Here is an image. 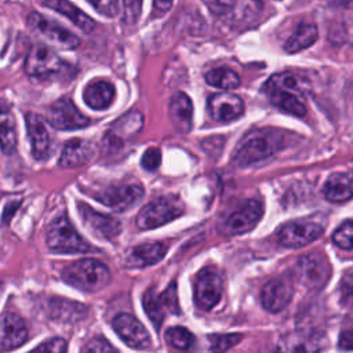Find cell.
<instances>
[{
	"mask_svg": "<svg viewBox=\"0 0 353 353\" xmlns=\"http://www.w3.org/2000/svg\"><path fill=\"white\" fill-rule=\"evenodd\" d=\"M174 0H153V10L156 14H164L167 12L171 6H172Z\"/></svg>",
	"mask_w": 353,
	"mask_h": 353,
	"instance_id": "42",
	"label": "cell"
},
{
	"mask_svg": "<svg viewBox=\"0 0 353 353\" xmlns=\"http://www.w3.org/2000/svg\"><path fill=\"white\" fill-rule=\"evenodd\" d=\"M323 194L332 203H343L353 197V171L332 174L324 188Z\"/></svg>",
	"mask_w": 353,
	"mask_h": 353,
	"instance_id": "22",
	"label": "cell"
},
{
	"mask_svg": "<svg viewBox=\"0 0 353 353\" xmlns=\"http://www.w3.org/2000/svg\"><path fill=\"white\" fill-rule=\"evenodd\" d=\"M223 291V280L214 266L203 268L194 279V302L203 310L214 307Z\"/></svg>",
	"mask_w": 353,
	"mask_h": 353,
	"instance_id": "6",
	"label": "cell"
},
{
	"mask_svg": "<svg viewBox=\"0 0 353 353\" xmlns=\"http://www.w3.org/2000/svg\"><path fill=\"white\" fill-rule=\"evenodd\" d=\"M210 349L215 350V352H223L226 349H230L232 346L237 345L243 335L241 334H215V335H210Z\"/></svg>",
	"mask_w": 353,
	"mask_h": 353,
	"instance_id": "33",
	"label": "cell"
},
{
	"mask_svg": "<svg viewBox=\"0 0 353 353\" xmlns=\"http://www.w3.org/2000/svg\"><path fill=\"white\" fill-rule=\"evenodd\" d=\"M327 1L334 7H342V8L353 7V0H327Z\"/></svg>",
	"mask_w": 353,
	"mask_h": 353,
	"instance_id": "43",
	"label": "cell"
},
{
	"mask_svg": "<svg viewBox=\"0 0 353 353\" xmlns=\"http://www.w3.org/2000/svg\"><path fill=\"white\" fill-rule=\"evenodd\" d=\"M167 343L175 349H181V350H186L192 346L194 338L192 335V332L185 328V327H171L165 331L164 335Z\"/></svg>",
	"mask_w": 353,
	"mask_h": 353,
	"instance_id": "31",
	"label": "cell"
},
{
	"mask_svg": "<svg viewBox=\"0 0 353 353\" xmlns=\"http://www.w3.org/2000/svg\"><path fill=\"white\" fill-rule=\"evenodd\" d=\"M339 349L353 350V328L346 330L339 336Z\"/></svg>",
	"mask_w": 353,
	"mask_h": 353,
	"instance_id": "41",
	"label": "cell"
},
{
	"mask_svg": "<svg viewBox=\"0 0 353 353\" xmlns=\"http://www.w3.org/2000/svg\"><path fill=\"white\" fill-rule=\"evenodd\" d=\"M47 120L58 130H77L90 124V119L84 116L69 98H61L54 102L48 109Z\"/></svg>",
	"mask_w": 353,
	"mask_h": 353,
	"instance_id": "9",
	"label": "cell"
},
{
	"mask_svg": "<svg viewBox=\"0 0 353 353\" xmlns=\"http://www.w3.org/2000/svg\"><path fill=\"white\" fill-rule=\"evenodd\" d=\"M91 6L108 18H113L119 12V0H88Z\"/></svg>",
	"mask_w": 353,
	"mask_h": 353,
	"instance_id": "37",
	"label": "cell"
},
{
	"mask_svg": "<svg viewBox=\"0 0 353 353\" xmlns=\"http://www.w3.org/2000/svg\"><path fill=\"white\" fill-rule=\"evenodd\" d=\"M269 101L283 112L302 117L306 113L303 83L291 72L276 73L263 84Z\"/></svg>",
	"mask_w": 353,
	"mask_h": 353,
	"instance_id": "1",
	"label": "cell"
},
{
	"mask_svg": "<svg viewBox=\"0 0 353 353\" xmlns=\"http://www.w3.org/2000/svg\"><path fill=\"white\" fill-rule=\"evenodd\" d=\"M112 327L116 334L132 349H148L150 346V335L143 327V324L137 320L134 316L128 313L117 314L113 321Z\"/></svg>",
	"mask_w": 353,
	"mask_h": 353,
	"instance_id": "12",
	"label": "cell"
},
{
	"mask_svg": "<svg viewBox=\"0 0 353 353\" xmlns=\"http://www.w3.org/2000/svg\"><path fill=\"white\" fill-rule=\"evenodd\" d=\"M208 113L215 121H233L244 112V102L230 92L214 94L208 98Z\"/></svg>",
	"mask_w": 353,
	"mask_h": 353,
	"instance_id": "16",
	"label": "cell"
},
{
	"mask_svg": "<svg viewBox=\"0 0 353 353\" xmlns=\"http://www.w3.org/2000/svg\"><path fill=\"white\" fill-rule=\"evenodd\" d=\"M44 6L65 15L69 21H72L76 26H79L85 33L92 32L95 28L94 19L90 18L85 12H83L80 8H77L68 0H46Z\"/></svg>",
	"mask_w": 353,
	"mask_h": 353,
	"instance_id": "26",
	"label": "cell"
},
{
	"mask_svg": "<svg viewBox=\"0 0 353 353\" xmlns=\"http://www.w3.org/2000/svg\"><path fill=\"white\" fill-rule=\"evenodd\" d=\"M114 87L109 81L105 80H94L91 81L83 92L85 103L95 110H105L109 108L114 99Z\"/></svg>",
	"mask_w": 353,
	"mask_h": 353,
	"instance_id": "24",
	"label": "cell"
},
{
	"mask_svg": "<svg viewBox=\"0 0 353 353\" xmlns=\"http://www.w3.org/2000/svg\"><path fill=\"white\" fill-rule=\"evenodd\" d=\"M94 157V146L85 139L68 141L61 152L59 165L62 167H81L85 165Z\"/></svg>",
	"mask_w": 353,
	"mask_h": 353,
	"instance_id": "20",
	"label": "cell"
},
{
	"mask_svg": "<svg viewBox=\"0 0 353 353\" xmlns=\"http://www.w3.org/2000/svg\"><path fill=\"white\" fill-rule=\"evenodd\" d=\"M205 81L221 90H233L240 85L239 74L229 68H216L207 72Z\"/></svg>",
	"mask_w": 353,
	"mask_h": 353,
	"instance_id": "29",
	"label": "cell"
},
{
	"mask_svg": "<svg viewBox=\"0 0 353 353\" xmlns=\"http://www.w3.org/2000/svg\"><path fill=\"white\" fill-rule=\"evenodd\" d=\"M28 338L25 321L15 313L0 316V350L7 352L19 347Z\"/></svg>",
	"mask_w": 353,
	"mask_h": 353,
	"instance_id": "18",
	"label": "cell"
},
{
	"mask_svg": "<svg viewBox=\"0 0 353 353\" xmlns=\"http://www.w3.org/2000/svg\"><path fill=\"white\" fill-rule=\"evenodd\" d=\"M62 279L74 288L95 292L106 287L110 281V272L102 262L92 258H83L63 268Z\"/></svg>",
	"mask_w": 353,
	"mask_h": 353,
	"instance_id": "3",
	"label": "cell"
},
{
	"mask_svg": "<svg viewBox=\"0 0 353 353\" xmlns=\"http://www.w3.org/2000/svg\"><path fill=\"white\" fill-rule=\"evenodd\" d=\"M84 352H114L116 347L112 346L106 339L101 336H95L91 341L87 342V345L83 347Z\"/></svg>",
	"mask_w": 353,
	"mask_h": 353,
	"instance_id": "39",
	"label": "cell"
},
{
	"mask_svg": "<svg viewBox=\"0 0 353 353\" xmlns=\"http://www.w3.org/2000/svg\"><path fill=\"white\" fill-rule=\"evenodd\" d=\"M324 228L310 221H296L285 223L277 233L279 241L290 248L303 247L323 234Z\"/></svg>",
	"mask_w": 353,
	"mask_h": 353,
	"instance_id": "10",
	"label": "cell"
},
{
	"mask_svg": "<svg viewBox=\"0 0 353 353\" xmlns=\"http://www.w3.org/2000/svg\"><path fill=\"white\" fill-rule=\"evenodd\" d=\"M34 350H44V352H63L66 350V342L62 338H51L39 346Z\"/></svg>",
	"mask_w": 353,
	"mask_h": 353,
	"instance_id": "40",
	"label": "cell"
},
{
	"mask_svg": "<svg viewBox=\"0 0 353 353\" xmlns=\"http://www.w3.org/2000/svg\"><path fill=\"white\" fill-rule=\"evenodd\" d=\"M283 131L262 128L248 132L239 143L233 154V163L239 167L251 165L277 153L284 143Z\"/></svg>",
	"mask_w": 353,
	"mask_h": 353,
	"instance_id": "2",
	"label": "cell"
},
{
	"mask_svg": "<svg viewBox=\"0 0 353 353\" xmlns=\"http://www.w3.org/2000/svg\"><path fill=\"white\" fill-rule=\"evenodd\" d=\"M263 214V205L258 200H248L234 211L225 222V233L241 234L255 228Z\"/></svg>",
	"mask_w": 353,
	"mask_h": 353,
	"instance_id": "15",
	"label": "cell"
},
{
	"mask_svg": "<svg viewBox=\"0 0 353 353\" xmlns=\"http://www.w3.org/2000/svg\"><path fill=\"white\" fill-rule=\"evenodd\" d=\"M167 245L163 243H146L137 245L127 256V265L132 268L150 266L161 261L167 252Z\"/></svg>",
	"mask_w": 353,
	"mask_h": 353,
	"instance_id": "25",
	"label": "cell"
},
{
	"mask_svg": "<svg viewBox=\"0 0 353 353\" xmlns=\"http://www.w3.org/2000/svg\"><path fill=\"white\" fill-rule=\"evenodd\" d=\"M18 134L14 113L10 105L0 99V149L4 154H12L17 149Z\"/></svg>",
	"mask_w": 353,
	"mask_h": 353,
	"instance_id": "23",
	"label": "cell"
},
{
	"mask_svg": "<svg viewBox=\"0 0 353 353\" xmlns=\"http://www.w3.org/2000/svg\"><path fill=\"white\" fill-rule=\"evenodd\" d=\"M77 211L83 223L98 237L102 239H114L121 232V225L117 219L95 211L92 207L87 205L83 201H77Z\"/></svg>",
	"mask_w": 353,
	"mask_h": 353,
	"instance_id": "14",
	"label": "cell"
},
{
	"mask_svg": "<svg viewBox=\"0 0 353 353\" xmlns=\"http://www.w3.org/2000/svg\"><path fill=\"white\" fill-rule=\"evenodd\" d=\"M95 199L103 205L116 210L125 211L134 207L143 196V189L138 185H121L110 186L97 192Z\"/></svg>",
	"mask_w": 353,
	"mask_h": 353,
	"instance_id": "13",
	"label": "cell"
},
{
	"mask_svg": "<svg viewBox=\"0 0 353 353\" xmlns=\"http://www.w3.org/2000/svg\"><path fill=\"white\" fill-rule=\"evenodd\" d=\"M161 302L165 309L171 310L172 313H179V303H178V295H176V284L171 283L167 290L160 295Z\"/></svg>",
	"mask_w": 353,
	"mask_h": 353,
	"instance_id": "38",
	"label": "cell"
},
{
	"mask_svg": "<svg viewBox=\"0 0 353 353\" xmlns=\"http://www.w3.org/2000/svg\"><path fill=\"white\" fill-rule=\"evenodd\" d=\"M185 204L178 196L167 194L146 204L137 216V225L142 230L159 228L183 214Z\"/></svg>",
	"mask_w": 353,
	"mask_h": 353,
	"instance_id": "4",
	"label": "cell"
},
{
	"mask_svg": "<svg viewBox=\"0 0 353 353\" xmlns=\"http://www.w3.org/2000/svg\"><path fill=\"white\" fill-rule=\"evenodd\" d=\"M142 0H123V19L127 25L135 23L141 14Z\"/></svg>",
	"mask_w": 353,
	"mask_h": 353,
	"instance_id": "34",
	"label": "cell"
},
{
	"mask_svg": "<svg viewBox=\"0 0 353 353\" xmlns=\"http://www.w3.org/2000/svg\"><path fill=\"white\" fill-rule=\"evenodd\" d=\"M331 276V265L321 252L307 254L298 262V277L310 290L323 288Z\"/></svg>",
	"mask_w": 353,
	"mask_h": 353,
	"instance_id": "7",
	"label": "cell"
},
{
	"mask_svg": "<svg viewBox=\"0 0 353 353\" xmlns=\"http://www.w3.org/2000/svg\"><path fill=\"white\" fill-rule=\"evenodd\" d=\"M317 26L312 22H302L284 44L287 52H298L310 47L317 40Z\"/></svg>",
	"mask_w": 353,
	"mask_h": 353,
	"instance_id": "28",
	"label": "cell"
},
{
	"mask_svg": "<svg viewBox=\"0 0 353 353\" xmlns=\"http://www.w3.org/2000/svg\"><path fill=\"white\" fill-rule=\"evenodd\" d=\"M161 161V152L159 148H149L143 152L141 164L146 171H154L159 168Z\"/></svg>",
	"mask_w": 353,
	"mask_h": 353,
	"instance_id": "36",
	"label": "cell"
},
{
	"mask_svg": "<svg viewBox=\"0 0 353 353\" xmlns=\"http://www.w3.org/2000/svg\"><path fill=\"white\" fill-rule=\"evenodd\" d=\"M143 125V116L138 110H132L117 119L113 125L110 127L109 135L119 142H123L125 139L134 138L137 134H139L141 128Z\"/></svg>",
	"mask_w": 353,
	"mask_h": 353,
	"instance_id": "27",
	"label": "cell"
},
{
	"mask_svg": "<svg viewBox=\"0 0 353 353\" xmlns=\"http://www.w3.org/2000/svg\"><path fill=\"white\" fill-rule=\"evenodd\" d=\"M26 131L30 142L32 156L36 160H46L50 154V134L47 131L44 119L36 113L26 114Z\"/></svg>",
	"mask_w": 353,
	"mask_h": 353,
	"instance_id": "19",
	"label": "cell"
},
{
	"mask_svg": "<svg viewBox=\"0 0 353 353\" xmlns=\"http://www.w3.org/2000/svg\"><path fill=\"white\" fill-rule=\"evenodd\" d=\"M339 295L342 305L347 307L353 306V273H347L343 276L339 285Z\"/></svg>",
	"mask_w": 353,
	"mask_h": 353,
	"instance_id": "35",
	"label": "cell"
},
{
	"mask_svg": "<svg viewBox=\"0 0 353 353\" xmlns=\"http://www.w3.org/2000/svg\"><path fill=\"white\" fill-rule=\"evenodd\" d=\"M28 25L32 30L37 32L39 34L44 36L47 40L55 43L59 47L63 48H76L80 44V40L77 36H74L70 30L62 28L61 25L47 19L39 12H32L28 17Z\"/></svg>",
	"mask_w": 353,
	"mask_h": 353,
	"instance_id": "11",
	"label": "cell"
},
{
	"mask_svg": "<svg viewBox=\"0 0 353 353\" xmlns=\"http://www.w3.org/2000/svg\"><path fill=\"white\" fill-rule=\"evenodd\" d=\"M66 63L48 47L34 46L25 61V72L32 77H48L66 69Z\"/></svg>",
	"mask_w": 353,
	"mask_h": 353,
	"instance_id": "8",
	"label": "cell"
},
{
	"mask_svg": "<svg viewBox=\"0 0 353 353\" xmlns=\"http://www.w3.org/2000/svg\"><path fill=\"white\" fill-rule=\"evenodd\" d=\"M46 241L48 248L55 252H87L91 250L63 214L51 222Z\"/></svg>",
	"mask_w": 353,
	"mask_h": 353,
	"instance_id": "5",
	"label": "cell"
},
{
	"mask_svg": "<svg viewBox=\"0 0 353 353\" xmlns=\"http://www.w3.org/2000/svg\"><path fill=\"white\" fill-rule=\"evenodd\" d=\"M294 287L287 277H279L270 280L261 292V301L266 310L277 313L283 310L291 301Z\"/></svg>",
	"mask_w": 353,
	"mask_h": 353,
	"instance_id": "17",
	"label": "cell"
},
{
	"mask_svg": "<svg viewBox=\"0 0 353 353\" xmlns=\"http://www.w3.org/2000/svg\"><path fill=\"white\" fill-rule=\"evenodd\" d=\"M170 117L175 130L188 134L192 130L193 106L190 98L183 92H176L170 101Z\"/></svg>",
	"mask_w": 353,
	"mask_h": 353,
	"instance_id": "21",
	"label": "cell"
},
{
	"mask_svg": "<svg viewBox=\"0 0 353 353\" xmlns=\"http://www.w3.org/2000/svg\"><path fill=\"white\" fill-rule=\"evenodd\" d=\"M142 303H143V309L148 314V317L150 319V321L153 323L156 330H160L163 320H164V305L161 302L160 295L153 290L149 288L142 298Z\"/></svg>",
	"mask_w": 353,
	"mask_h": 353,
	"instance_id": "30",
	"label": "cell"
},
{
	"mask_svg": "<svg viewBox=\"0 0 353 353\" xmlns=\"http://www.w3.org/2000/svg\"><path fill=\"white\" fill-rule=\"evenodd\" d=\"M332 241L342 250H353V221L342 223L332 234Z\"/></svg>",
	"mask_w": 353,
	"mask_h": 353,
	"instance_id": "32",
	"label": "cell"
}]
</instances>
